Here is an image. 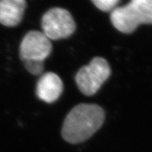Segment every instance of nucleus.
<instances>
[{"label": "nucleus", "mask_w": 152, "mask_h": 152, "mask_svg": "<svg viewBox=\"0 0 152 152\" xmlns=\"http://www.w3.org/2000/svg\"><path fill=\"white\" fill-rule=\"evenodd\" d=\"M104 118V110L98 105L79 104L66 116L62 128V136L71 144L83 142L100 129Z\"/></svg>", "instance_id": "1"}, {"label": "nucleus", "mask_w": 152, "mask_h": 152, "mask_svg": "<svg viewBox=\"0 0 152 152\" xmlns=\"http://www.w3.org/2000/svg\"><path fill=\"white\" fill-rule=\"evenodd\" d=\"M110 20L124 33H133L141 24H152V0H131L126 6L115 8Z\"/></svg>", "instance_id": "2"}, {"label": "nucleus", "mask_w": 152, "mask_h": 152, "mask_svg": "<svg viewBox=\"0 0 152 152\" xmlns=\"http://www.w3.org/2000/svg\"><path fill=\"white\" fill-rule=\"evenodd\" d=\"M110 75L109 64L102 57H95L76 75V82L80 91L87 96H92L100 90Z\"/></svg>", "instance_id": "3"}, {"label": "nucleus", "mask_w": 152, "mask_h": 152, "mask_svg": "<svg viewBox=\"0 0 152 152\" xmlns=\"http://www.w3.org/2000/svg\"><path fill=\"white\" fill-rule=\"evenodd\" d=\"M42 33L50 40H57L70 37L76 29V23L67 10L53 8L42 18Z\"/></svg>", "instance_id": "4"}, {"label": "nucleus", "mask_w": 152, "mask_h": 152, "mask_svg": "<svg viewBox=\"0 0 152 152\" xmlns=\"http://www.w3.org/2000/svg\"><path fill=\"white\" fill-rule=\"evenodd\" d=\"M51 51V41L39 31L29 32L20 44V56L24 62H44Z\"/></svg>", "instance_id": "5"}, {"label": "nucleus", "mask_w": 152, "mask_h": 152, "mask_svg": "<svg viewBox=\"0 0 152 152\" xmlns=\"http://www.w3.org/2000/svg\"><path fill=\"white\" fill-rule=\"evenodd\" d=\"M64 84L59 76L49 72L42 75L37 83V94L40 100L46 103H53L61 95Z\"/></svg>", "instance_id": "6"}, {"label": "nucleus", "mask_w": 152, "mask_h": 152, "mask_svg": "<svg viewBox=\"0 0 152 152\" xmlns=\"http://www.w3.org/2000/svg\"><path fill=\"white\" fill-rule=\"evenodd\" d=\"M26 7V0H0V23L15 26L23 19Z\"/></svg>", "instance_id": "7"}, {"label": "nucleus", "mask_w": 152, "mask_h": 152, "mask_svg": "<svg viewBox=\"0 0 152 152\" xmlns=\"http://www.w3.org/2000/svg\"><path fill=\"white\" fill-rule=\"evenodd\" d=\"M96 8L104 12H109L115 9L120 0H91Z\"/></svg>", "instance_id": "8"}, {"label": "nucleus", "mask_w": 152, "mask_h": 152, "mask_svg": "<svg viewBox=\"0 0 152 152\" xmlns=\"http://www.w3.org/2000/svg\"><path fill=\"white\" fill-rule=\"evenodd\" d=\"M27 70L33 75H39L42 73L44 69L43 62H24Z\"/></svg>", "instance_id": "9"}]
</instances>
